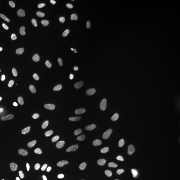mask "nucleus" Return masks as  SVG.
Segmentation results:
<instances>
[{"label":"nucleus","mask_w":180,"mask_h":180,"mask_svg":"<svg viewBox=\"0 0 180 180\" xmlns=\"http://www.w3.org/2000/svg\"><path fill=\"white\" fill-rule=\"evenodd\" d=\"M175 180H180V178H177V179H175Z\"/></svg>","instance_id":"nucleus-33"},{"label":"nucleus","mask_w":180,"mask_h":180,"mask_svg":"<svg viewBox=\"0 0 180 180\" xmlns=\"http://www.w3.org/2000/svg\"><path fill=\"white\" fill-rule=\"evenodd\" d=\"M17 7H18V9H19L20 10V12L22 14L24 15V16H28V15H29V13H30L31 12L30 7H29V6L28 4H26L25 3L20 2L19 3H18Z\"/></svg>","instance_id":"nucleus-14"},{"label":"nucleus","mask_w":180,"mask_h":180,"mask_svg":"<svg viewBox=\"0 0 180 180\" xmlns=\"http://www.w3.org/2000/svg\"><path fill=\"white\" fill-rule=\"evenodd\" d=\"M139 65V61L138 59H133L126 65L125 70L127 73H133Z\"/></svg>","instance_id":"nucleus-11"},{"label":"nucleus","mask_w":180,"mask_h":180,"mask_svg":"<svg viewBox=\"0 0 180 180\" xmlns=\"http://www.w3.org/2000/svg\"><path fill=\"white\" fill-rule=\"evenodd\" d=\"M65 119L68 122L76 123L79 120V114L78 110L75 108L69 109L65 115Z\"/></svg>","instance_id":"nucleus-3"},{"label":"nucleus","mask_w":180,"mask_h":180,"mask_svg":"<svg viewBox=\"0 0 180 180\" xmlns=\"http://www.w3.org/2000/svg\"><path fill=\"white\" fill-rule=\"evenodd\" d=\"M64 46L65 47V49L67 50L69 53H73L75 52V49H74V46H73V43L72 40L70 38H66L64 39L63 41Z\"/></svg>","instance_id":"nucleus-15"},{"label":"nucleus","mask_w":180,"mask_h":180,"mask_svg":"<svg viewBox=\"0 0 180 180\" xmlns=\"http://www.w3.org/2000/svg\"><path fill=\"white\" fill-rule=\"evenodd\" d=\"M100 4L105 9H109L112 7V3L107 0H101Z\"/></svg>","instance_id":"nucleus-28"},{"label":"nucleus","mask_w":180,"mask_h":180,"mask_svg":"<svg viewBox=\"0 0 180 180\" xmlns=\"http://www.w3.org/2000/svg\"><path fill=\"white\" fill-rule=\"evenodd\" d=\"M24 145L25 147V149H26V150L29 153H33L34 152L35 148V144L34 141H33L32 139L30 137L27 136L25 138Z\"/></svg>","instance_id":"nucleus-13"},{"label":"nucleus","mask_w":180,"mask_h":180,"mask_svg":"<svg viewBox=\"0 0 180 180\" xmlns=\"http://www.w3.org/2000/svg\"><path fill=\"white\" fill-rule=\"evenodd\" d=\"M134 13L138 17H144L145 16V11L140 7H135L133 9Z\"/></svg>","instance_id":"nucleus-24"},{"label":"nucleus","mask_w":180,"mask_h":180,"mask_svg":"<svg viewBox=\"0 0 180 180\" xmlns=\"http://www.w3.org/2000/svg\"><path fill=\"white\" fill-rule=\"evenodd\" d=\"M28 167V162L25 160H22L18 163V166L17 167L16 171L19 175L23 174L24 172L26 171Z\"/></svg>","instance_id":"nucleus-16"},{"label":"nucleus","mask_w":180,"mask_h":180,"mask_svg":"<svg viewBox=\"0 0 180 180\" xmlns=\"http://www.w3.org/2000/svg\"><path fill=\"white\" fill-rule=\"evenodd\" d=\"M83 48L88 52H94L97 49L98 43L92 40H85L82 43Z\"/></svg>","instance_id":"nucleus-7"},{"label":"nucleus","mask_w":180,"mask_h":180,"mask_svg":"<svg viewBox=\"0 0 180 180\" xmlns=\"http://www.w3.org/2000/svg\"><path fill=\"white\" fill-rule=\"evenodd\" d=\"M167 170V165L165 163H160L156 165H153V166L149 168V174L153 178L160 177Z\"/></svg>","instance_id":"nucleus-2"},{"label":"nucleus","mask_w":180,"mask_h":180,"mask_svg":"<svg viewBox=\"0 0 180 180\" xmlns=\"http://www.w3.org/2000/svg\"><path fill=\"white\" fill-rule=\"evenodd\" d=\"M34 27L35 31L40 33V34H47L51 30L49 21L46 19H43V18H40V19L37 20L35 23Z\"/></svg>","instance_id":"nucleus-1"},{"label":"nucleus","mask_w":180,"mask_h":180,"mask_svg":"<svg viewBox=\"0 0 180 180\" xmlns=\"http://www.w3.org/2000/svg\"><path fill=\"white\" fill-rule=\"evenodd\" d=\"M91 11V9L88 7H81L77 9L75 14L77 16H83L84 15L89 13Z\"/></svg>","instance_id":"nucleus-21"},{"label":"nucleus","mask_w":180,"mask_h":180,"mask_svg":"<svg viewBox=\"0 0 180 180\" xmlns=\"http://www.w3.org/2000/svg\"><path fill=\"white\" fill-rule=\"evenodd\" d=\"M147 156H148V152H147V150L144 148H141L139 152V156L140 157V159H145Z\"/></svg>","instance_id":"nucleus-26"},{"label":"nucleus","mask_w":180,"mask_h":180,"mask_svg":"<svg viewBox=\"0 0 180 180\" xmlns=\"http://www.w3.org/2000/svg\"><path fill=\"white\" fill-rule=\"evenodd\" d=\"M11 157V153L9 150L8 149H6L4 152H3V161H9Z\"/></svg>","instance_id":"nucleus-27"},{"label":"nucleus","mask_w":180,"mask_h":180,"mask_svg":"<svg viewBox=\"0 0 180 180\" xmlns=\"http://www.w3.org/2000/svg\"><path fill=\"white\" fill-rule=\"evenodd\" d=\"M141 38L144 40H153L156 38L155 32L152 28H146L141 32Z\"/></svg>","instance_id":"nucleus-8"},{"label":"nucleus","mask_w":180,"mask_h":180,"mask_svg":"<svg viewBox=\"0 0 180 180\" xmlns=\"http://www.w3.org/2000/svg\"><path fill=\"white\" fill-rule=\"evenodd\" d=\"M1 143H2V140H1V139H0V144H1Z\"/></svg>","instance_id":"nucleus-34"},{"label":"nucleus","mask_w":180,"mask_h":180,"mask_svg":"<svg viewBox=\"0 0 180 180\" xmlns=\"http://www.w3.org/2000/svg\"><path fill=\"white\" fill-rule=\"evenodd\" d=\"M116 122L119 131L122 132V133L124 132L125 130H126V126H125L124 120L122 117L120 116H117L116 119Z\"/></svg>","instance_id":"nucleus-20"},{"label":"nucleus","mask_w":180,"mask_h":180,"mask_svg":"<svg viewBox=\"0 0 180 180\" xmlns=\"http://www.w3.org/2000/svg\"><path fill=\"white\" fill-rule=\"evenodd\" d=\"M148 140L150 141H154L156 140L157 135H156V134H154V133H150L148 135Z\"/></svg>","instance_id":"nucleus-29"},{"label":"nucleus","mask_w":180,"mask_h":180,"mask_svg":"<svg viewBox=\"0 0 180 180\" xmlns=\"http://www.w3.org/2000/svg\"><path fill=\"white\" fill-rule=\"evenodd\" d=\"M65 153L69 158H70L73 161H76L79 158L78 153H77L75 149L73 148H72V147H70V148H69L67 150H66Z\"/></svg>","instance_id":"nucleus-17"},{"label":"nucleus","mask_w":180,"mask_h":180,"mask_svg":"<svg viewBox=\"0 0 180 180\" xmlns=\"http://www.w3.org/2000/svg\"><path fill=\"white\" fill-rule=\"evenodd\" d=\"M73 30H74L76 33H78L79 34H87L90 31V28H88L87 25H85L82 24L75 23L73 26Z\"/></svg>","instance_id":"nucleus-10"},{"label":"nucleus","mask_w":180,"mask_h":180,"mask_svg":"<svg viewBox=\"0 0 180 180\" xmlns=\"http://www.w3.org/2000/svg\"><path fill=\"white\" fill-rule=\"evenodd\" d=\"M5 52H6L7 56H8L9 58L12 59V60H16V59L17 57V55L14 52V51H13L9 47H6V48H5Z\"/></svg>","instance_id":"nucleus-23"},{"label":"nucleus","mask_w":180,"mask_h":180,"mask_svg":"<svg viewBox=\"0 0 180 180\" xmlns=\"http://www.w3.org/2000/svg\"><path fill=\"white\" fill-rule=\"evenodd\" d=\"M48 97L45 95L34 98L32 101V106L35 109H41L46 107L48 103Z\"/></svg>","instance_id":"nucleus-4"},{"label":"nucleus","mask_w":180,"mask_h":180,"mask_svg":"<svg viewBox=\"0 0 180 180\" xmlns=\"http://www.w3.org/2000/svg\"><path fill=\"white\" fill-rule=\"evenodd\" d=\"M124 175V172L122 169H117L111 172L107 177V180H121Z\"/></svg>","instance_id":"nucleus-9"},{"label":"nucleus","mask_w":180,"mask_h":180,"mask_svg":"<svg viewBox=\"0 0 180 180\" xmlns=\"http://www.w3.org/2000/svg\"><path fill=\"white\" fill-rule=\"evenodd\" d=\"M141 99H142V100H143V101H148V98H147V97H144V96H142V97H141Z\"/></svg>","instance_id":"nucleus-31"},{"label":"nucleus","mask_w":180,"mask_h":180,"mask_svg":"<svg viewBox=\"0 0 180 180\" xmlns=\"http://www.w3.org/2000/svg\"><path fill=\"white\" fill-rule=\"evenodd\" d=\"M5 96L2 94H0V103H2L5 101Z\"/></svg>","instance_id":"nucleus-30"},{"label":"nucleus","mask_w":180,"mask_h":180,"mask_svg":"<svg viewBox=\"0 0 180 180\" xmlns=\"http://www.w3.org/2000/svg\"><path fill=\"white\" fill-rule=\"evenodd\" d=\"M173 53L175 57L180 56V44L179 42H175L173 46Z\"/></svg>","instance_id":"nucleus-25"},{"label":"nucleus","mask_w":180,"mask_h":180,"mask_svg":"<svg viewBox=\"0 0 180 180\" xmlns=\"http://www.w3.org/2000/svg\"><path fill=\"white\" fill-rule=\"evenodd\" d=\"M50 55L47 53H44L39 59V65L43 70L47 71L51 69V65L50 62Z\"/></svg>","instance_id":"nucleus-5"},{"label":"nucleus","mask_w":180,"mask_h":180,"mask_svg":"<svg viewBox=\"0 0 180 180\" xmlns=\"http://www.w3.org/2000/svg\"><path fill=\"white\" fill-rule=\"evenodd\" d=\"M149 105H151V106H152L153 105V101H151L150 103H149Z\"/></svg>","instance_id":"nucleus-32"},{"label":"nucleus","mask_w":180,"mask_h":180,"mask_svg":"<svg viewBox=\"0 0 180 180\" xmlns=\"http://www.w3.org/2000/svg\"><path fill=\"white\" fill-rule=\"evenodd\" d=\"M91 130L93 131V133L97 135V136H101L103 133H104V130H103L102 127L96 121H94V122L91 123Z\"/></svg>","instance_id":"nucleus-12"},{"label":"nucleus","mask_w":180,"mask_h":180,"mask_svg":"<svg viewBox=\"0 0 180 180\" xmlns=\"http://www.w3.org/2000/svg\"><path fill=\"white\" fill-rule=\"evenodd\" d=\"M59 179L60 180H72L71 176L69 175L68 172L62 170L60 172H59Z\"/></svg>","instance_id":"nucleus-22"},{"label":"nucleus","mask_w":180,"mask_h":180,"mask_svg":"<svg viewBox=\"0 0 180 180\" xmlns=\"http://www.w3.org/2000/svg\"><path fill=\"white\" fill-rule=\"evenodd\" d=\"M34 73H33L31 69L29 68H24L23 72H22V77H23L24 79L25 80L31 79L34 78Z\"/></svg>","instance_id":"nucleus-19"},{"label":"nucleus","mask_w":180,"mask_h":180,"mask_svg":"<svg viewBox=\"0 0 180 180\" xmlns=\"http://www.w3.org/2000/svg\"><path fill=\"white\" fill-rule=\"evenodd\" d=\"M0 33L5 37L6 38H7L8 40H9L10 42H13L15 44H20V40L16 38V36H14L12 33H11L9 30H7V29L1 28H0Z\"/></svg>","instance_id":"nucleus-6"},{"label":"nucleus","mask_w":180,"mask_h":180,"mask_svg":"<svg viewBox=\"0 0 180 180\" xmlns=\"http://www.w3.org/2000/svg\"><path fill=\"white\" fill-rule=\"evenodd\" d=\"M118 41L123 46H126L130 43V36L126 34H122L119 35Z\"/></svg>","instance_id":"nucleus-18"}]
</instances>
